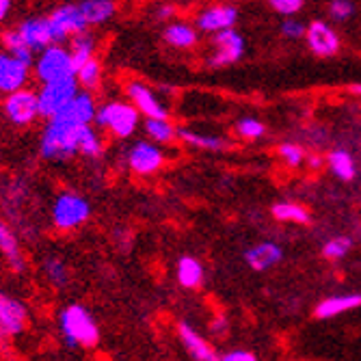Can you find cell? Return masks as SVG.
Returning a JSON list of instances; mask_svg holds the SVG:
<instances>
[{"mask_svg":"<svg viewBox=\"0 0 361 361\" xmlns=\"http://www.w3.org/2000/svg\"><path fill=\"white\" fill-rule=\"evenodd\" d=\"M59 331L72 348H95L100 344V324L82 303H70L59 312Z\"/></svg>","mask_w":361,"mask_h":361,"instance_id":"1","label":"cell"},{"mask_svg":"<svg viewBox=\"0 0 361 361\" xmlns=\"http://www.w3.org/2000/svg\"><path fill=\"white\" fill-rule=\"evenodd\" d=\"M82 126H74L61 117L48 119L39 137V156L48 162H68L78 156V133Z\"/></svg>","mask_w":361,"mask_h":361,"instance_id":"2","label":"cell"},{"mask_svg":"<svg viewBox=\"0 0 361 361\" xmlns=\"http://www.w3.org/2000/svg\"><path fill=\"white\" fill-rule=\"evenodd\" d=\"M93 126L97 130H106L115 139L126 141L137 135L141 126V115L128 100H109L97 106Z\"/></svg>","mask_w":361,"mask_h":361,"instance_id":"3","label":"cell"},{"mask_svg":"<svg viewBox=\"0 0 361 361\" xmlns=\"http://www.w3.org/2000/svg\"><path fill=\"white\" fill-rule=\"evenodd\" d=\"M91 202L74 190H63L54 197L50 206V221L59 232H74L91 219Z\"/></svg>","mask_w":361,"mask_h":361,"instance_id":"4","label":"cell"},{"mask_svg":"<svg viewBox=\"0 0 361 361\" xmlns=\"http://www.w3.org/2000/svg\"><path fill=\"white\" fill-rule=\"evenodd\" d=\"M32 72H35L42 85L74 78V61H72L70 50L65 46H50L48 50L37 54Z\"/></svg>","mask_w":361,"mask_h":361,"instance_id":"5","label":"cell"},{"mask_svg":"<svg viewBox=\"0 0 361 361\" xmlns=\"http://www.w3.org/2000/svg\"><path fill=\"white\" fill-rule=\"evenodd\" d=\"M80 87L76 82V78H65L59 82H50V85H42L37 89V109H39V117L54 119L56 115H61L65 111L74 97L78 95Z\"/></svg>","mask_w":361,"mask_h":361,"instance_id":"6","label":"cell"},{"mask_svg":"<svg viewBox=\"0 0 361 361\" xmlns=\"http://www.w3.org/2000/svg\"><path fill=\"white\" fill-rule=\"evenodd\" d=\"M167 156L156 143L147 139H139L126 149V167L139 178L156 176L162 167H165Z\"/></svg>","mask_w":361,"mask_h":361,"instance_id":"7","label":"cell"},{"mask_svg":"<svg viewBox=\"0 0 361 361\" xmlns=\"http://www.w3.org/2000/svg\"><path fill=\"white\" fill-rule=\"evenodd\" d=\"M28 324V307L22 299L0 290V346L22 336Z\"/></svg>","mask_w":361,"mask_h":361,"instance_id":"8","label":"cell"},{"mask_svg":"<svg viewBox=\"0 0 361 361\" xmlns=\"http://www.w3.org/2000/svg\"><path fill=\"white\" fill-rule=\"evenodd\" d=\"M48 22H50L52 37H54L56 46H63V42H70L74 35H78V32L89 30V26L78 9V3H65V5L54 7L48 13Z\"/></svg>","mask_w":361,"mask_h":361,"instance_id":"9","label":"cell"},{"mask_svg":"<svg viewBox=\"0 0 361 361\" xmlns=\"http://www.w3.org/2000/svg\"><path fill=\"white\" fill-rule=\"evenodd\" d=\"M0 106H3L5 119L16 128H26L30 123H35V119L39 117L37 91H32L28 87L22 91H16L11 95H5Z\"/></svg>","mask_w":361,"mask_h":361,"instance_id":"10","label":"cell"},{"mask_svg":"<svg viewBox=\"0 0 361 361\" xmlns=\"http://www.w3.org/2000/svg\"><path fill=\"white\" fill-rule=\"evenodd\" d=\"M245 56V37L236 28L223 30L219 35H212V52L206 59V65L214 70L229 68Z\"/></svg>","mask_w":361,"mask_h":361,"instance_id":"11","label":"cell"},{"mask_svg":"<svg viewBox=\"0 0 361 361\" xmlns=\"http://www.w3.org/2000/svg\"><path fill=\"white\" fill-rule=\"evenodd\" d=\"M126 97L145 119H169V109L162 104L160 97L143 80H128Z\"/></svg>","mask_w":361,"mask_h":361,"instance_id":"12","label":"cell"},{"mask_svg":"<svg viewBox=\"0 0 361 361\" xmlns=\"http://www.w3.org/2000/svg\"><path fill=\"white\" fill-rule=\"evenodd\" d=\"M238 22V7L234 5H208L195 18L197 32L219 35L223 30H232Z\"/></svg>","mask_w":361,"mask_h":361,"instance_id":"13","label":"cell"},{"mask_svg":"<svg viewBox=\"0 0 361 361\" xmlns=\"http://www.w3.org/2000/svg\"><path fill=\"white\" fill-rule=\"evenodd\" d=\"M16 30L20 32L24 46L30 48L35 54L48 50L50 46H56L54 44V37H52V28H50L48 16H30V18H24L16 26Z\"/></svg>","mask_w":361,"mask_h":361,"instance_id":"14","label":"cell"},{"mask_svg":"<svg viewBox=\"0 0 361 361\" xmlns=\"http://www.w3.org/2000/svg\"><path fill=\"white\" fill-rule=\"evenodd\" d=\"M30 74H32L30 68H26L13 54L0 48V93H3V97L26 89Z\"/></svg>","mask_w":361,"mask_h":361,"instance_id":"15","label":"cell"},{"mask_svg":"<svg viewBox=\"0 0 361 361\" xmlns=\"http://www.w3.org/2000/svg\"><path fill=\"white\" fill-rule=\"evenodd\" d=\"M305 42L307 48L316 54V56H334L340 50V37L338 32L322 20H314L307 24L305 28Z\"/></svg>","mask_w":361,"mask_h":361,"instance_id":"16","label":"cell"},{"mask_svg":"<svg viewBox=\"0 0 361 361\" xmlns=\"http://www.w3.org/2000/svg\"><path fill=\"white\" fill-rule=\"evenodd\" d=\"M0 255H3L5 264L11 269V273L22 275L26 271V255L22 251L20 236L16 234L11 223L5 221L3 216H0Z\"/></svg>","mask_w":361,"mask_h":361,"instance_id":"17","label":"cell"},{"mask_svg":"<svg viewBox=\"0 0 361 361\" xmlns=\"http://www.w3.org/2000/svg\"><path fill=\"white\" fill-rule=\"evenodd\" d=\"M178 338L184 346V350L195 359V361H219V353L214 346L195 329V326L186 320L178 322Z\"/></svg>","mask_w":361,"mask_h":361,"instance_id":"18","label":"cell"},{"mask_svg":"<svg viewBox=\"0 0 361 361\" xmlns=\"http://www.w3.org/2000/svg\"><path fill=\"white\" fill-rule=\"evenodd\" d=\"M97 104L95 102V95L93 93H87V91H78V95L74 100L65 106V111L56 117L70 121L74 126H93L95 121V113H97Z\"/></svg>","mask_w":361,"mask_h":361,"instance_id":"19","label":"cell"},{"mask_svg":"<svg viewBox=\"0 0 361 361\" xmlns=\"http://www.w3.org/2000/svg\"><path fill=\"white\" fill-rule=\"evenodd\" d=\"M283 257V249L277 243H259L245 251V262L257 273H264L273 267H277Z\"/></svg>","mask_w":361,"mask_h":361,"instance_id":"20","label":"cell"},{"mask_svg":"<svg viewBox=\"0 0 361 361\" xmlns=\"http://www.w3.org/2000/svg\"><path fill=\"white\" fill-rule=\"evenodd\" d=\"M357 307H361V294H338V297H326V299H322L316 305L314 316L316 318H322V320H329V318L342 316L346 312H353Z\"/></svg>","mask_w":361,"mask_h":361,"instance_id":"21","label":"cell"},{"mask_svg":"<svg viewBox=\"0 0 361 361\" xmlns=\"http://www.w3.org/2000/svg\"><path fill=\"white\" fill-rule=\"evenodd\" d=\"M162 39L167 42V46L178 48V50H190L200 42V32L188 22H169L162 30Z\"/></svg>","mask_w":361,"mask_h":361,"instance_id":"22","label":"cell"},{"mask_svg":"<svg viewBox=\"0 0 361 361\" xmlns=\"http://www.w3.org/2000/svg\"><path fill=\"white\" fill-rule=\"evenodd\" d=\"M78 9L87 26H102L117 16L115 0H82V3H78Z\"/></svg>","mask_w":361,"mask_h":361,"instance_id":"23","label":"cell"},{"mask_svg":"<svg viewBox=\"0 0 361 361\" xmlns=\"http://www.w3.org/2000/svg\"><path fill=\"white\" fill-rule=\"evenodd\" d=\"M42 275L56 290H65L72 281V273H70L68 262L56 253H50L42 259Z\"/></svg>","mask_w":361,"mask_h":361,"instance_id":"24","label":"cell"},{"mask_svg":"<svg viewBox=\"0 0 361 361\" xmlns=\"http://www.w3.org/2000/svg\"><path fill=\"white\" fill-rule=\"evenodd\" d=\"M204 264L192 255H182L176 264V279L186 290H197L204 283Z\"/></svg>","mask_w":361,"mask_h":361,"instance_id":"25","label":"cell"},{"mask_svg":"<svg viewBox=\"0 0 361 361\" xmlns=\"http://www.w3.org/2000/svg\"><path fill=\"white\" fill-rule=\"evenodd\" d=\"M178 141H182L195 149H206V152H223L229 147V143L223 137L197 133V130H190V128H178Z\"/></svg>","mask_w":361,"mask_h":361,"instance_id":"26","label":"cell"},{"mask_svg":"<svg viewBox=\"0 0 361 361\" xmlns=\"http://www.w3.org/2000/svg\"><path fill=\"white\" fill-rule=\"evenodd\" d=\"M104 139L95 126H82L78 133V156L87 160H100L104 156Z\"/></svg>","mask_w":361,"mask_h":361,"instance_id":"27","label":"cell"},{"mask_svg":"<svg viewBox=\"0 0 361 361\" xmlns=\"http://www.w3.org/2000/svg\"><path fill=\"white\" fill-rule=\"evenodd\" d=\"M70 54H72V61H74V74L78 68L91 59H95V50H97V37L93 35L91 30H85V32H78L70 39Z\"/></svg>","mask_w":361,"mask_h":361,"instance_id":"28","label":"cell"},{"mask_svg":"<svg viewBox=\"0 0 361 361\" xmlns=\"http://www.w3.org/2000/svg\"><path fill=\"white\" fill-rule=\"evenodd\" d=\"M143 130L147 135V141L156 143L158 147L178 141V128L169 119H145Z\"/></svg>","mask_w":361,"mask_h":361,"instance_id":"29","label":"cell"},{"mask_svg":"<svg viewBox=\"0 0 361 361\" xmlns=\"http://www.w3.org/2000/svg\"><path fill=\"white\" fill-rule=\"evenodd\" d=\"M74 78H76L80 91L95 93L97 89H100V85H102V65H100V61H97V59L87 61L82 68L76 70Z\"/></svg>","mask_w":361,"mask_h":361,"instance_id":"30","label":"cell"},{"mask_svg":"<svg viewBox=\"0 0 361 361\" xmlns=\"http://www.w3.org/2000/svg\"><path fill=\"white\" fill-rule=\"evenodd\" d=\"M326 162H329L331 173L342 182H350L357 176V165L346 149H334L329 154V158H326Z\"/></svg>","mask_w":361,"mask_h":361,"instance_id":"31","label":"cell"},{"mask_svg":"<svg viewBox=\"0 0 361 361\" xmlns=\"http://www.w3.org/2000/svg\"><path fill=\"white\" fill-rule=\"evenodd\" d=\"M273 216L277 221L283 223H299V225H307L310 223V212L301 206V204H292V202H277L271 208Z\"/></svg>","mask_w":361,"mask_h":361,"instance_id":"32","label":"cell"},{"mask_svg":"<svg viewBox=\"0 0 361 361\" xmlns=\"http://www.w3.org/2000/svg\"><path fill=\"white\" fill-rule=\"evenodd\" d=\"M264 133H267L264 123L255 117H243L236 121V135L245 141H257L264 137Z\"/></svg>","mask_w":361,"mask_h":361,"instance_id":"33","label":"cell"},{"mask_svg":"<svg viewBox=\"0 0 361 361\" xmlns=\"http://www.w3.org/2000/svg\"><path fill=\"white\" fill-rule=\"evenodd\" d=\"M350 249H353V240L348 236H336L322 245V255L326 259H342L348 255Z\"/></svg>","mask_w":361,"mask_h":361,"instance_id":"34","label":"cell"},{"mask_svg":"<svg viewBox=\"0 0 361 361\" xmlns=\"http://www.w3.org/2000/svg\"><path fill=\"white\" fill-rule=\"evenodd\" d=\"M279 156H281V160L286 162L288 167H301L303 162H305V158H307V152H305V147L303 145H299V143H281L279 145Z\"/></svg>","mask_w":361,"mask_h":361,"instance_id":"35","label":"cell"},{"mask_svg":"<svg viewBox=\"0 0 361 361\" xmlns=\"http://www.w3.org/2000/svg\"><path fill=\"white\" fill-rule=\"evenodd\" d=\"M326 11H329V18L334 22H346L357 13V5L350 3V0H331L326 5Z\"/></svg>","mask_w":361,"mask_h":361,"instance_id":"36","label":"cell"},{"mask_svg":"<svg viewBox=\"0 0 361 361\" xmlns=\"http://www.w3.org/2000/svg\"><path fill=\"white\" fill-rule=\"evenodd\" d=\"M269 5L277 16H283V18H294L305 7L303 0H271Z\"/></svg>","mask_w":361,"mask_h":361,"instance_id":"37","label":"cell"},{"mask_svg":"<svg viewBox=\"0 0 361 361\" xmlns=\"http://www.w3.org/2000/svg\"><path fill=\"white\" fill-rule=\"evenodd\" d=\"M305 28H307V24H303L301 20H294V18H286L281 22V26H279L281 35L286 39H301V37H305Z\"/></svg>","mask_w":361,"mask_h":361,"instance_id":"38","label":"cell"},{"mask_svg":"<svg viewBox=\"0 0 361 361\" xmlns=\"http://www.w3.org/2000/svg\"><path fill=\"white\" fill-rule=\"evenodd\" d=\"M219 361H257V359H255V355L251 350L236 348V350H229V353L221 355Z\"/></svg>","mask_w":361,"mask_h":361,"instance_id":"39","label":"cell"},{"mask_svg":"<svg viewBox=\"0 0 361 361\" xmlns=\"http://www.w3.org/2000/svg\"><path fill=\"white\" fill-rule=\"evenodd\" d=\"M210 329H212L214 336H223V334L227 331V318H225V314H219V316L212 320V326H210Z\"/></svg>","mask_w":361,"mask_h":361,"instance_id":"40","label":"cell"},{"mask_svg":"<svg viewBox=\"0 0 361 361\" xmlns=\"http://www.w3.org/2000/svg\"><path fill=\"white\" fill-rule=\"evenodd\" d=\"M154 16H156L158 20H171V18L176 16V7H173V5H158Z\"/></svg>","mask_w":361,"mask_h":361,"instance_id":"41","label":"cell"},{"mask_svg":"<svg viewBox=\"0 0 361 361\" xmlns=\"http://www.w3.org/2000/svg\"><path fill=\"white\" fill-rule=\"evenodd\" d=\"M11 9H13V3H11V0H0V22H5V20L9 18Z\"/></svg>","mask_w":361,"mask_h":361,"instance_id":"42","label":"cell"},{"mask_svg":"<svg viewBox=\"0 0 361 361\" xmlns=\"http://www.w3.org/2000/svg\"><path fill=\"white\" fill-rule=\"evenodd\" d=\"M305 160H307V165H310L312 169H320V165H322V158H320V156H316V154H310Z\"/></svg>","mask_w":361,"mask_h":361,"instance_id":"43","label":"cell"},{"mask_svg":"<svg viewBox=\"0 0 361 361\" xmlns=\"http://www.w3.org/2000/svg\"><path fill=\"white\" fill-rule=\"evenodd\" d=\"M350 91H353V93H357V95H361V85H353V87H350Z\"/></svg>","mask_w":361,"mask_h":361,"instance_id":"44","label":"cell"}]
</instances>
